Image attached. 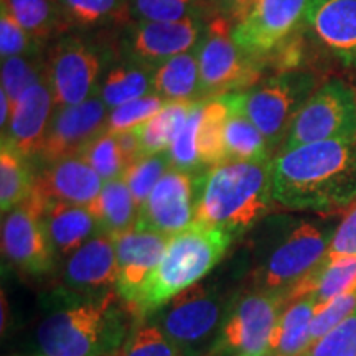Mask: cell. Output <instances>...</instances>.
I'll return each instance as SVG.
<instances>
[{
  "mask_svg": "<svg viewBox=\"0 0 356 356\" xmlns=\"http://www.w3.org/2000/svg\"><path fill=\"white\" fill-rule=\"evenodd\" d=\"M287 305L284 291H252L231 300L210 356H266L270 353L280 314Z\"/></svg>",
  "mask_w": 356,
  "mask_h": 356,
  "instance_id": "7",
  "label": "cell"
},
{
  "mask_svg": "<svg viewBox=\"0 0 356 356\" xmlns=\"http://www.w3.org/2000/svg\"><path fill=\"white\" fill-rule=\"evenodd\" d=\"M257 0H218V13L228 17L231 24L236 25L243 20Z\"/></svg>",
  "mask_w": 356,
  "mask_h": 356,
  "instance_id": "46",
  "label": "cell"
},
{
  "mask_svg": "<svg viewBox=\"0 0 356 356\" xmlns=\"http://www.w3.org/2000/svg\"><path fill=\"white\" fill-rule=\"evenodd\" d=\"M111 51L97 40L65 33L47 48V74L56 108L88 101L99 92Z\"/></svg>",
  "mask_w": 356,
  "mask_h": 356,
  "instance_id": "9",
  "label": "cell"
},
{
  "mask_svg": "<svg viewBox=\"0 0 356 356\" xmlns=\"http://www.w3.org/2000/svg\"><path fill=\"white\" fill-rule=\"evenodd\" d=\"M204 173L170 168L139 208L136 228L172 238L195 222Z\"/></svg>",
  "mask_w": 356,
  "mask_h": 356,
  "instance_id": "15",
  "label": "cell"
},
{
  "mask_svg": "<svg viewBox=\"0 0 356 356\" xmlns=\"http://www.w3.org/2000/svg\"><path fill=\"white\" fill-rule=\"evenodd\" d=\"M44 47L47 44L37 42L19 22L13 19L7 8L0 7V56L2 60L44 51Z\"/></svg>",
  "mask_w": 356,
  "mask_h": 356,
  "instance_id": "41",
  "label": "cell"
},
{
  "mask_svg": "<svg viewBox=\"0 0 356 356\" xmlns=\"http://www.w3.org/2000/svg\"><path fill=\"white\" fill-rule=\"evenodd\" d=\"M8 302L6 299V292H2V333L7 332L8 328V322H10V317H8L7 310H8Z\"/></svg>",
  "mask_w": 356,
  "mask_h": 356,
  "instance_id": "48",
  "label": "cell"
},
{
  "mask_svg": "<svg viewBox=\"0 0 356 356\" xmlns=\"http://www.w3.org/2000/svg\"><path fill=\"white\" fill-rule=\"evenodd\" d=\"M163 104H165V101L160 99L159 96L149 95L109 109L106 132L115 134L140 126V124L149 121L150 118H154L163 108Z\"/></svg>",
  "mask_w": 356,
  "mask_h": 356,
  "instance_id": "40",
  "label": "cell"
},
{
  "mask_svg": "<svg viewBox=\"0 0 356 356\" xmlns=\"http://www.w3.org/2000/svg\"><path fill=\"white\" fill-rule=\"evenodd\" d=\"M168 239H170L168 236L155 231L137 228L115 238V252H118L115 292L126 305H131L137 299L147 277L152 274L165 251Z\"/></svg>",
  "mask_w": 356,
  "mask_h": 356,
  "instance_id": "21",
  "label": "cell"
},
{
  "mask_svg": "<svg viewBox=\"0 0 356 356\" xmlns=\"http://www.w3.org/2000/svg\"><path fill=\"white\" fill-rule=\"evenodd\" d=\"M266 356H282V355H277V353H267Z\"/></svg>",
  "mask_w": 356,
  "mask_h": 356,
  "instance_id": "50",
  "label": "cell"
},
{
  "mask_svg": "<svg viewBox=\"0 0 356 356\" xmlns=\"http://www.w3.org/2000/svg\"><path fill=\"white\" fill-rule=\"evenodd\" d=\"M115 139H118L119 149H121L122 157L126 160L127 167L136 162L137 159L142 157L140 137L136 127L127 129V131H122V132H115Z\"/></svg>",
  "mask_w": 356,
  "mask_h": 356,
  "instance_id": "45",
  "label": "cell"
},
{
  "mask_svg": "<svg viewBox=\"0 0 356 356\" xmlns=\"http://www.w3.org/2000/svg\"><path fill=\"white\" fill-rule=\"evenodd\" d=\"M99 222L101 231L111 238H118L136 228L139 208L124 178L104 181L101 193L88 207Z\"/></svg>",
  "mask_w": 356,
  "mask_h": 356,
  "instance_id": "25",
  "label": "cell"
},
{
  "mask_svg": "<svg viewBox=\"0 0 356 356\" xmlns=\"http://www.w3.org/2000/svg\"><path fill=\"white\" fill-rule=\"evenodd\" d=\"M273 185L275 203L289 210L343 213L356 200V137L280 150Z\"/></svg>",
  "mask_w": 356,
  "mask_h": 356,
  "instance_id": "1",
  "label": "cell"
},
{
  "mask_svg": "<svg viewBox=\"0 0 356 356\" xmlns=\"http://www.w3.org/2000/svg\"><path fill=\"white\" fill-rule=\"evenodd\" d=\"M113 356H185L155 323L134 328L127 341Z\"/></svg>",
  "mask_w": 356,
  "mask_h": 356,
  "instance_id": "39",
  "label": "cell"
},
{
  "mask_svg": "<svg viewBox=\"0 0 356 356\" xmlns=\"http://www.w3.org/2000/svg\"><path fill=\"white\" fill-rule=\"evenodd\" d=\"M61 291L78 297H101L115 291V239L101 233L84 243L66 261Z\"/></svg>",
  "mask_w": 356,
  "mask_h": 356,
  "instance_id": "18",
  "label": "cell"
},
{
  "mask_svg": "<svg viewBox=\"0 0 356 356\" xmlns=\"http://www.w3.org/2000/svg\"><path fill=\"white\" fill-rule=\"evenodd\" d=\"M356 310V289L341 296L335 297V299L325 304L322 309L317 310L314 320H312L310 327V337L312 343L320 340L323 335H327L332 328H335L338 323L343 322L348 318L351 314Z\"/></svg>",
  "mask_w": 356,
  "mask_h": 356,
  "instance_id": "43",
  "label": "cell"
},
{
  "mask_svg": "<svg viewBox=\"0 0 356 356\" xmlns=\"http://www.w3.org/2000/svg\"><path fill=\"white\" fill-rule=\"evenodd\" d=\"M13 113V102L10 97L7 96V92L3 89H0V129H2V134L7 132L8 124H10Z\"/></svg>",
  "mask_w": 356,
  "mask_h": 356,
  "instance_id": "47",
  "label": "cell"
},
{
  "mask_svg": "<svg viewBox=\"0 0 356 356\" xmlns=\"http://www.w3.org/2000/svg\"><path fill=\"white\" fill-rule=\"evenodd\" d=\"M35 167L33 162L15 147L2 142L0 147V210L6 215L33 191Z\"/></svg>",
  "mask_w": 356,
  "mask_h": 356,
  "instance_id": "32",
  "label": "cell"
},
{
  "mask_svg": "<svg viewBox=\"0 0 356 356\" xmlns=\"http://www.w3.org/2000/svg\"><path fill=\"white\" fill-rule=\"evenodd\" d=\"M55 109L51 84L48 74H44L15 101L10 124L7 132L2 134V142H7L33 160L42 150Z\"/></svg>",
  "mask_w": 356,
  "mask_h": 356,
  "instance_id": "20",
  "label": "cell"
},
{
  "mask_svg": "<svg viewBox=\"0 0 356 356\" xmlns=\"http://www.w3.org/2000/svg\"><path fill=\"white\" fill-rule=\"evenodd\" d=\"M356 256V200L341 213V220L333 231L330 246L323 261H337Z\"/></svg>",
  "mask_w": 356,
  "mask_h": 356,
  "instance_id": "44",
  "label": "cell"
},
{
  "mask_svg": "<svg viewBox=\"0 0 356 356\" xmlns=\"http://www.w3.org/2000/svg\"><path fill=\"white\" fill-rule=\"evenodd\" d=\"M0 7L43 44L70 33L58 0H0Z\"/></svg>",
  "mask_w": 356,
  "mask_h": 356,
  "instance_id": "29",
  "label": "cell"
},
{
  "mask_svg": "<svg viewBox=\"0 0 356 356\" xmlns=\"http://www.w3.org/2000/svg\"><path fill=\"white\" fill-rule=\"evenodd\" d=\"M70 30H97L102 26L127 25L131 0H58Z\"/></svg>",
  "mask_w": 356,
  "mask_h": 356,
  "instance_id": "30",
  "label": "cell"
},
{
  "mask_svg": "<svg viewBox=\"0 0 356 356\" xmlns=\"http://www.w3.org/2000/svg\"><path fill=\"white\" fill-rule=\"evenodd\" d=\"M356 137V88L343 78L320 84L293 119L282 149Z\"/></svg>",
  "mask_w": 356,
  "mask_h": 356,
  "instance_id": "10",
  "label": "cell"
},
{
  "mask_svg": "<svg viewBox=\"0 0 356 356\" xmlns=\"http://www.w3.org/2000/svg\"><path fill=\"white\" fill-rule=\"evenodd\" d=\"M203 2L211 8L213 15H218V0H203Z\"/></svg>",
  "mask_w": 356,
  "mask_h": 356,
  "instance_id": "49",
  "label": "cell"
},
{
  "mask_svg": "<svg viewBox=\"0 0 356 356\" xmlns=\"http://www.w3.org/2000/svg\"><path fill=\"white\" fill-rule=\"evenodd\" d=\"M152 95L165 102L203 101L198 47L170 58L154 70Z\"/></svg>",
  "mask_w": 356,
  "mask_h": 356,
  "instance_id": "24",
  "label": "cell"
},
{
  "mask_svg": "<svg viewBox=\"0 0 356 356\" xmlns=\"http://www.w3.org/2000/svg\"><path fill=\"white\" fill-rule=\"evenodd\" d=\"M197 101L165 102L154 118L137 126L140 137L142 155L159 154L170 149L178 131L184 127L193 104Z\"/></svg>",
  "mask_w": 356,
  "mask_h": 356,
  "instance_id": "33",
  "label": "cell"
},
{
  "mask_svg": "<svg viewBox=\"0 0 356 356\" xmlns=\"http://www.w3.org/2000/svg\"><path fill=\"white\" fill-rule=\"evenodd\" d=\"M47 74V51L2 60V88L13 104L30 86Z\"/></svg>",
  "mask_w": 356,
  "mask_h": 356,
  "instance_id": "35",
  "label": "cell"
},
{
  "mask_svg": "<svg viewBox=\"0 0 356 356\" xmlns=\"http://www.w3.org/2000/svg\"><path fill=\"white\" fill-rule=\"evenodd\" d=\"M152 68L121 58L118 63H113L106 70L97 95L109 109L118 108L126 102L152 95Z\"/></svg>",
  "mask_w": 356,
  "mask_h": 356,
  "instance_id": "28",
  "label": "cell"
},
{
  "mask_svg": "<svg viewBox=\"0 0 356 356\" xmlns=\"http://www.w3.org/2000/svg\"><path fill=\"white\" fill-rule=\"evenodd\" d=\"M233 238L225 231L193 222L173 234L142 286L137 299L127 305L137 320H144L162 309L177 293L198 284L226 256Z\"/></svg>",
  "mask_w": 356,
  "mask_h": 356,
  "instance_id": "4",
  "label": "cell"
},
{
  "mask_svg": "<svg viewBox=\"0 0 356 356\" xmlns=\"http://www.w3.org/2000/svg\"><path fill=\"white\" fill-rule=\"evenodd\" d=\"M304 356H356V310L312 343Z\"/></svg>",
  "mask_w": 356,
  "mask_h": 356,
  "instance_id": "42",
  "label": "cell"
},
{
  "mask_svg": "<svg viewBox=\"0 0 356 356\" xmlns=\"http://www.w3.org/2000/svg\"><path fill=\"white\" fill-rule=\"evenodd\" d=\"M172 167L170 154H168V150H163V152L159 154L142 155L140 159H137L136 162L126 168L122 178L126 180L129 190H131L137 208L144 204L154 186L159 184L160 178L165 175Z\"/></svg>",
  "mask_w": 356,
  "mask_h": 356,
  "instance_id": "36",
  "label": "cell"
},
{
  "mask_svg": "<svg viewBox=\"0 0 356 356\" xmlns=\"http://www.w3.org/2000/svg\"><path fill=\"white\" fill-rule=\"evenodd\" d=\"M275 203L273 159L225 162L204 173L195 222L239 238Z\"/></svg>",
  "mask_w": 356,
  "mask_h": 356,
  "instance_id": "3",
  "label": "cell"
},
{
  "mask_svg": "<svg viewBox=\"0 0 356 356\" xmlns=\"http://www.w3.org/2000/svg\"><path fill=\"white\" fill-rule=\"evenodd\" d=\"M43 221L56 257H70L84 243L102 233L92 213L81 204L44 203Z\"/></svg>",
  "mask_w": 356,
  "mask_h": 356,
  "instance_id": "22",
  "label": "cell"
},
{
  "mask_svg": "<svg viewBox=\"0 0 356 356\" xmlns=\"http://www.w3.org/2000/svg\"><path fill=\"white\" fill-rule=\"evenodd\" d=\"M204 101H197L191 108L188 119H186L184 127L177 134L173 139L168 154H170L172 165L178 170H185L191 173H207L200 165L198 152H197V134L202 121V114L204 108Z\"/></svg>",
  "mask_w": 356,
  "mask_h": 356,
  "instance_id": "37",
  "label": "cell"
},
{
  "mask_svg": "<svg viewBox=\"0 0 356 356\" xmlns=\"http://www.w3.org/2000/svg\"><path fill=\"white\" fill-rule=\"evenodd\" d=\"M211 8L203 0H131V19L136 22L210 20Z\"/></svg>",
  "mask_w": 356,
  "mask_h": 356,
  "instance_id": "34",
  "label": "cell"
},
{
  "mask_svg": "<svg viewBox=\"0 0 356 356\" xmlns=\"http://www.w3.org/2000/svg\"><path fill=\"white\" fill-rule=\"evenodd\" d=\"M226 97L229 101V118L225 132V162H256L274 159L266 137L239 108L238 92H231Z\"/></svg>",
  "mask_w": 356,
  "mask_h": 356,
  "instance_id": "26",
  "label": "cell"
},
{
  "mask_svg": "<svg viewBox=\"0 0 356 356\" xmlns=\"http://www.w3.org/2000/svg\"><path fill=\"white\" fill-rule=\"evenodd\" d=\"M356 289V256L337 261H322L317 269L292 286L286 293V300L293 302L312 293L318 309L335 297Z\"/></svg>",
  "mask_w": 356,
  "mask_h": 356,
  "instance_id": "23",
  "label": "cell"
},
{
  "mask_svg": "<svg viewBox=\"0 0 356 356\" xmlns=\"http://www.w3.org/2000/svg\"><path fill=\"white\" fill-rule=\"evenodd\" d=\"M33 191L44 203L61 202L89 207L104 185L95 168L79 155L33 163Z\"/></svg>",
  "mask_w": 356,
  "mask_h": 356,
  "instance_id": "19",
  "label": "cell"
},
{
  "mask_svg": "<svg viewBox=\"0 0 356 356\" xmlns=\"http://www.w3.org/2000/svg\"><path fill=\"white\" fill-rule=\"evenodd\" d=\"M86 162L97 172L102 181H111L115 178H122L126 172L127 163L122 157L121 149H119L115 134L102 132L97 136L86 149L79 154Z\"/></svg>",
  "mask_w": 356,
  "mask_h": 356,
  "instance_id": "38",
  "label": "cell"
},
{
  "mask_svg": "<svg viewBox=\"0 0 356 356\" xmlns=\"http://www.w3.org/2000/svg\"><path fill=\"white\" fill-rule=\"evenodd\" d=\"M229 304L218 289L195 284L150 317L185 356H210Z\"/></svg>",
  "mask_w": 356,
  "mask_h": 356,
  "instance_id": "6",
  "label": "cell"
},
{
  "mask_svg": "<svg viewBox=\"0 0 356 356\" xmlns=\"http://www.w3.org/2000/svg\"><path fill=\"white\" fill-rule=\"evenodd\" d=\"M108 114L109 108L99 95L79 104L56 108L42 150L32 162L44 163L79 155L88 144L106 132Z\"/></svg>",
  "mask_w": 356,
  "mask_h": 356,
  "instance_id": "17",
  "label": "cell"
},
{
  "mask_svg": "<svg viewBox=\"0 0 356 356\" xmlns=\"http://www.w3.org/2000/svg\"><path fill=\"white\" fill-rule=\"evenodd\" d=\"M207 20L186 19L181 22H136L122 26L118 40L121 58L155 70L170 58L198 47Z\"/></svg>",
  "mask_w": 356,
  "mask_h": 356,
  "instance_id": "14",
  "label": "cell"
},
{
  "mask_svg": "<svg viewBox=\"0 0 356 356\" xmlns=\"http://www.w3.org/2000/svg\"><path fill=\"white\" fill-rule=\"evenodd\" d=\"M44 202L35 191L2 218V254L8 264L30 277L50 275L56 252L43 221Z\"/></svg>",
  "mask_w": 356,
  "mask_h": 356,
  "instance_id": "11",
  "label": "cell"
},
{
  "mask_svg": "<svg viewBox=\"0 0 356 356\" xmlns=\"http://www.w3.org/2000/svg\"><path fill=\"white\" fill-rule=\"evenodd\" d=\"M333 231L312 221L299 222L259 269L256 277L259 291H287L317 269L327 254Z\"/></svg>",
  "mask_w": 356,
  "mask_h": 356,
  "instance_id": "13",
  "label": "cell"
},
{
  "mask_svg": "<svg viewBox=\"0 0 356 356\" xmlns=\"http://www.w3.org/2000/svg\"><path fill=\"white\" fill-rule=\"evenodd\" d=\"M315 0H257L233 29L236 44L261 63L304 29ZM264 70V68H262Z\"/></svg>",
  "mask_w": 356,
  "mask_h": 356,
  "instance_id": "12",
  "label": "cell"
},
{
  "mask_svg": "<svg viewBox=\"0 0 356 356\" xmlns=\"http://www.w3.org/2000/svg\"><path fill=\"white\" fill-rule=\"evenodd\" d=\"M229 118L228 97L218 96L204 101V108L197 134V152L204 172L225 163V132Z\"/></svg>",
  "mask_w": 356,
  "mask_h": 356,
  "instance_id": "31",
  "label": "cell"
},
{
  "mask_svg": "<svg viewBox=\"0 0 356 356\" xmlns=\"http://www.w3.org/2000/svg\"><path fill=\"white\" fill-rule=\"evenodd\" d=\"M304 35L310 48L356 76V0H315Z\"/></svg>",
  "mask_w": 356,
  "mask_h": 356,
  "instance_id": "16",
  "label": "cell"
},
{
  "mask_svg": "<svg viewBox=\"0 0 356 356\" xmlns=\"http://www.w3.org/2000/svg\"><path fill=\"white\" fill-rule=\"evenodd\" d=\"M318 305L312 293L284 307L273 340L270 353L282 356H304L312 345L310 327Z\"/></svg>",
  "mask_w": 356,
  "mask_h": 356,
  "instance_id": "27",
  "label": "cell"
},
{
  "mask_svg": "<svg viewBox=\"0 0 356 356\" xmlns=\"http://www.w3.org/2000/svg\"><path fill=\"white\" fill-rule=\"evenodd\" d=\"M314 68H299L267 74L248 91L238 92L243 113L266 137L273 154H279L293 119L322 84Z\"/></svg>",
  "mask_w": 356,
  "mask_h": 356,
  "instance_id": "5",
  "label": "cell"
},
{
  "mask_svg": "<svg viewBox=\"0 0 356 356\" xmlns=\"http://www.w3.org/2000/svg\"><path fill=\"white\" fill-rule=\"evenodd\" d=\"M63 293L37 327V356H113L134 332L136 317L118 292L101 297Z\"/></svg>",
  "mask_w": 356,
  "mask_h": 356,
  "instance_id": "2",
  "label": "cell"
},
{
  "mask_svg": "<svg viewBox=\"0 0 356 356\" xmlns=\"http://www.w3.org/2000/svg\"><path fill=\"white\" fill-rule=\"evenodd\" d=\"M228 17H211L198 44L202 99L244 92L266 76L261 63L238 47Z\"/></svg>",
  "mask_w": 356,
  "mask_h": 356,
  "instance_id": "8",
  "label": "cell"
}]
</instances>
